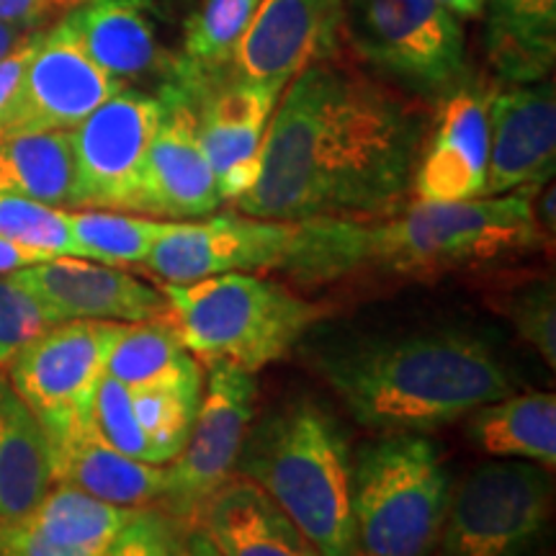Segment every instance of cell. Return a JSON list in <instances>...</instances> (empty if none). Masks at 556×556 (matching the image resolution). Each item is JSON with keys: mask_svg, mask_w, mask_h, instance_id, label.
I'll return each mask as SVG.
<instances>
[{"mask_svg": "<svg viewBox=\"0 0 556 556\" xmlns=\"http://www.w3.org/2000/svg\"><path fill=\"white\" fill-rule=\"evenodd\" d=\"M122 88L83 50L67 21H54L26 62L3 137L75 129Z\"/></svg>", "mask_w": 556, "mask_h": 556, "instance_id": "12", "label": "cell"}, {"mask_svg": "<svg viewBox=\"0 0 556 556\" xmlns=\"http://www.w3.org/2000/svg\"><path fill=\"white\" fill-rule=\"evenodd\" d=\"M495 90L464 83L443 99L441 116L415 163V201H467L484 197L490 157V101Z\"/></svg>", "mask_w": 556, "mask_h": 556, "instance_id": "19", "label": "cell"}, {"mask_svg": "<svg viewBox=\"0 0 556 556\" xmlns=\"http://www.w3.org/2000/svg\"><path fill=\"white\" fill-rule=\"evenodd\" d=\"M206 389L180 454L165 464V486L157 505L173 523H193L206 500L235 477L240 448L255 413L253 374L206 361Z\"/></svg>", "mask_w": 556, "mask_h": 556, "instance_id": "10", "label": "cell"}, {"mask_svg": "<svg viewBox=\"0 0 556 556\" xmlns=\"http://www.w3.org/2000/svg\"><path fill=\"white\" fill-rule=\"evenodd\" d=\"M54 484H70L86 495L119 507H150L165 486V464L124 456L103 441L96 422L52 454Z\"/></svg>", "mask_w": 556, "mask_h": 556, "instance_id": "22", "label": "cell"}, {"mask_svg": "<svg viewBox=\"0 0 556 556\" xmlns=\"http://www.w3.org/2000/svg\"><path fill=\"white\" fill-rule=\"evenodd\" d=\"M541 189L467 201H415L381 219L294 222L281 268L302 287L343 278H430L528 255L546 245L533 214Z\"/></svg>", "mask_w": 556, "mask_h": 556, "instance_id": "2", "label": "cell"}, {"mask_svg": "<svg viewBox=\"0 0 556 556\" xmlns=\"http://www.w3.org/2000/svg\"><path fill=\"white\" fill-rule=\"evenodd\" d=\"M52 325H58L54 317L29 291L16 287L9 276H0V371L31 338Z\"/></svg>", "mask_w": 556, "mask_h": 556, "instance_id": "35", "label": "cell"}, {"mask_svg": "<svg viewBox=\"0 0 556 556\" xmlns=\"http://www.w3.org/2000/svg\"><path fill=\"white\" fill-rule=\"evenodd\" d=\"M197 520L222 556H323L261 486L242 477L219 486Z\"/></svg>", "mask_w": 556, "mask_h": 556, "instance_id": "21", "label": "cell"}, {"mask_svg": "<svg viewBox=\"0 0 556 556\" xmlns=\"http://www.w3.org/2000/svg\"><path fill=\"white\" fill-rule=\"evenodd\" d=\"M160 114V93L127 86L70 129L73 197L67 208L139 214L144 157Z\"/></svg>", "mask_w": 556, "mask_h": 556, "instance_id": "11", "label": "cell"}, {"mask_svg": "<svg viewBox=\"0 0 556 556\" xmlns=\"http://www.w3.org/2000/svg\"><path fill=\"white\" fill-rule=\"evenodd\" d=\"M0 556H106L83 552V548L62 546L54 541L39 536L24 520L0 526Z\"/></svg>", "mask_w": 556, "mask_h": 556, "instance_id": "37", "label": "cell"}, {"mask_svg": "<svg viewBox=\"0 0 556 556\" xmlns=\"http://www.w3.org/2000/svg\"><path fill=\"white\" fill-rule=\"evenodd\" d=\"M469 438L484 454L556 464V397L552 392L510 394L469 413Z\"/></svg>", "mask_w": 556, "mask_h": 556, "instance_id": "25", "label": "cell"}, {"mask_svg": "<svg viewBox=\"0 0 556 556\" xmlns=\"http://www.w3.org/2000/svg\"><path fill=\"white\" fill-rule=\"evenodd\" d=\"M122 332L124 323L67 319L13 356L9 381L45 430L50 456L93 422L96 392Z\"/></svg>", "mask_w": 556, "mask_h": 556, "instance_id": "8", "label": "cell"}, {"mask_svg": "<svg viewBox=\"0 0 556 556\" xmlns=\"http://www.w3.org/2000/svg\"><path fill=\"white\" fill-rule=\"evenodd\" d=\"M422 122L397 93L330 60L287 83L261 170L235 204L248 217L381 219L405 206Z\"/></svg>", "mask_w": 556, "mask_h": 556, "instance_id": "1", "label": "cell"}, {"mask_svg": "<svg viewBox=\"0 0 556 556\" xmlns=\"http://www.w3.org/2000/svg\"><path fill=\"white\" fill-rule=\"evenodd\" d=\"M80 3L83 0H0V24L47 29L52 21H60Z\"/></svg>", "mask_w": 556, "mask_h": 556, "instance_id": "38", "label": "cell"}, {"mask_svg": "<svg viewBox=\"0 0 556 556\" xmlns=\"http://www.w3.org/2000/svg\"><path fill=\"white\" fill-rule=\"evenodd\" d=\"M34 31L37 29H21V26L0 24V58H5L11 50H16L21 41H24Z\"/></svg>", "mask_w": 556, "mask_h": 556, "instance_id": "42", "label": "cell"}, {"mask_svg": "<svg viewBox=\"0 0 556 556\" xmlns=\"http://www.w3.org/2000/svg\"><path fill=\"white\" fill-rule=\"evenodd\" d=\"M0 240L50 261L60 255H75L78 245L70 235L65 208L41 201L0 193Z\"/></svg>", "mask_w": 556, "mask_h": 556, "instance_id": "32", "label": "cell"}, {"mask_svg": "<svg viewBox=\"0 0 556 556\" xmlns=\"http://www.w3.org/2000/svg\"><path fill=\"white\" fill-rule=\"evenodd\" d=\"M343 0H263L222 75L289 83L336 52Z\"/></svg>", "mask_w": 556, "mask_h": 556, "instance_id": "17", "label": "cell"}, {"mask_svg": "<svg viewBox=\"0 0 556 556\" xmlns=\"http://www.w3.org/2000/svg\"><path fill=\"white\" fill-rule=\"evenodd\" d=\"M283 88L287 83L281 80L217 75L189 90L197 109L199 142L212 165L222 201L235 204L253 189L270 116Z\"/></svg>", "mask_w": 556, "mask_h": 556, "instance_id": "14", "label": "cell"}, {"mask_svg": "<svg viewBox=\"0 0 556 556\" xmlns=\"http://www.w3.org/2000/svg\"><path fill=\"white\" fill-rule=\"evenodd\" d=\"M96 65L122 86L160 75L173 78L170 58L157 39L155 0H83L62 16Z\"/></svg>", "mask_w": 556, "mask_h": 556, "instance_id": "20", "label": "cell"}, {"mask_svg": "<svg viewBox=\"0 0 556 556\" xmlns=\"http://www.w3.org/2000/svg\"><path fill=\"white\" fill-rule=\"evenodd\" d=\"M41 31L45 29H37L34 34H29L16 50H11L5 58H0V137H3L5 124H9V114H11L13 99H16L21 75H24V67L31 58L34 47H37Z\"/></svg>", "mask_w": 556, "mask_h": 556, "instance_id": "39", "label": "cell"}, {"mask_svg": "<svg viewBox=\"0 0 556 556\" xmlns=\"http://www.w3.org/2000/svg\"><path fill=\"white\" fill-rule=\"evenodd\" d=\"M39 261H45V258L29 253V250H21L16 245H11V242L0 240V276H9V274H13V270L34 266V263H39Z\"/></svg>", "mask_w": 556, "mask_h": 556, "instance_id": "41", "label": "cell"}, {"mask_svg": "<svg viewBox=\"0 0 556 556\" xmlns=\"http://www.w3.org/2000/svg\"><path fill=\"white\" fill-rule=\"evenodd\" d=\"M106 556H173V520L155 507H137Z\"/></svg>", "mask_w": 556, "mask_h": 556, "instance_id": "36", "label": "cell"}, {"mask_svg": "<svg viewBox=\"0 0 556 556\" xmlns=\"http://www.w3.org/2000/svg\"><path fill=\"white\" fill-rule=\"evenodd\" d=\"M16 287L26 289L54 317L99 319V323H148L170 317L168 299L127 270L103 263L60 255L9 274Z\"/></svg>", "mask_w": 556, "mask_h": 556, "instance_id": "16", "label": "cell"}, {"mask_svg": "<svg viewBox=\"0 0 556 556\" xmlns=\"http://www.w3.org/2000/svg\"><path fill=\"white\" fill-rule=\"evenodd\" d=\"M163 114L142 168L139 214L155 219L189 222L217 212V180L197 131V109L189 90L176 83L157 88Z\"/></svg>", "mask_w": 556, "mask_h": 556, "instance_id": "15", "label": "cell"}, {"mask_svg": "<svg viewBox=\"0 0 556 556\" xmlns=\"http://www.w3.org/2000/svg\"><path fill=\"white\" fill-rule=\"evenodd\" d=\"M490 67L507 86L539 83L556 62V0H484Z\"/></svg>", "mask_w": 556, "mask_h": 556, "instance_id": "23", "label": "cell"}, {"mask_svg": "<svg viewBox=\"0 0 556 556\" xmlns=\"http://www.w3.org/2000/svg\"><path fill=\"white\" fill-rule=\"evenodd\" d=\"M170 323L191 353L255 374L283 356L323 317V307L253 274L208 276L160 287Z\"/></svg>", "mask_w": 556, "mask_h": 556, "instance_id": "5", "label": "cell"}, {"mask_svg": "<svg viewBox=\"0 0 556 556\" xmlns=\"http://www.w3.org/2000/svg\"><path fill=\"white\" fill-rule=\"evenodd\" d=\"M448 497V471L428 438L368 443L351 479L353 556H433Z\"/></svg>", "mask_w": 556, "mask_h": 556, "instance_id": "6", "label": "cell"}, {"mask_svg": "<svg viewBox=\"0 0 556 556\" xmlns=\"http://www.w3.org/2000/svg\"><path fill=\"white\" fill-rule=\"evenodd\" d=\"M291 238L294 222L248 217L242 212L168 222L144 266L165 283L278 270L287 258Z\"/></svg>", "mask_w": 556, "mask_h": 556, "instance_id": "13", "label": "cell"}, {"mask_svg": "<svg viewBox=\"0 0 556 556\" xmlns=\"http://www.w3.org/2000/svg\"><path fill=\"white\" fill-rule=\"evenodd\" d=\"M0 193L67 208L73 197L70 131L0 137Z\"/></svg>", "mask_w": 556, "mask_h": 556, "instance_id": "27", "label": "cell"}, {"mask_svg": "<svg viewBox=\"0 0 556 556\" xmlns=\"http://www.w3.org/2000/svg\"><path fill=\"white\" fill-rule=\"evenodd\" d=\"M129 394L139 426L155 443L163 462L170 464L189 441L204 394V374L129 389Z\"/></svg>", "mask_w": 556, "mask_h": 556, "instance_id": "31", "label": "cell"}, {"mask_svg": "<svg viewBox=\"0 0 556 556\" xmlns=\"http://www.w3.org/2000/svg\"><path fill=\"white\" fill-rule=\"evenodd\" d=\"M93 422L103 441L122 451L124 456L148 464H165L155 443L139 426L135 407H131L129 387H124L109 374H103L99 392H96Z\"/></svg>", "mask_w": 556, "mask_h": 556, "instance_id": "33", "label": "cell"}, {"mask_svg": "<svg viewBox=\"0 0 556 556\" xmlns=\"http://www.w3.org/2000/svg\"><path fill=\"white\" fill-rule=\"evenodd\" d=\"M261 3L263 0H201L184 24V41L168 83L191 90L225 73Z\"/></svg>", "mask_w": 556, "mask_h": 556, "instance_id": "26", "label": "cell"}, {"mask_svg": "<svg viewBox=\"0 0 556 556\" xmlns=\"http://www.w3.org/2000/svg\"><path fill=\"white\" fill-rule=\"evenodd\" d=\"M556 165V96L552 80L513 83L490 101V157L484 197L544 189Z\"/></svg>", "mask_w": 556, "mask_h": 556, "instance_id": "18", "label": "cell"}, {"mask_svg": "<svg viewBox=\"0 0 556 556\" xmlns=\"http://www.w3.org/2000/svg\"><path fill=\"white\" fill-rule=\"evenodd\" d=\"M235 471L261 486L323 556H353V462L336 415L294 397L248 428Z\"/></svg>", "mask_w": 556, "mask_h": 556, "instance_id": "4", "label": "cell"}, {"mask_svg": "<svg viewBox=\"0 0 556 556\" xmlns=\"http://www.w3.org/2000/svg\"><path fill=\"white\" fill-rule=\"evenodd\" d=\"M135 513L137 507L111 505L70 484H52L37 507L18 520L54 544L106 554Z\"/></svg>", "mask_w": 556, "mask_h": 556, "instance_id": "28", "label": "cell"}, {"mask_svg": "<svg viewBox=\"0 0 556 556\" xmlns=\"http://www.w3.org/2000/svg\"><path fill=\"white\" fill-rule=\"evenodd\" d=\"M340 31L368 67L426 99L467 83V37L438 0H343Z\"/></svg>", "mask_w": 556, "mask_h": 556, "instance_id": "7", "label": "cell"}, {"mask_svg": "<svg viewBox=\"0 0 556 556\" xmlns=\"http://www.w3.org/2000/svg\"><path fill=\"white\" fill-rule=\"evenodd\" d=\"M52 484L45 430L0 371V526L24 518Z\"/></svg>", "mask_w": 556, "mask_h": 556, "instance_id": "24", "label": "cell"}, {"mask_svg": "<svg viewBox=\"0 0 556 556\" xmlns=\"http://www.w3.org/2000/svg\"><path fill=\"white\" fill-rule=\"evenodd\" d=\"M65 219L78 245V258L103 266H144L168 219L106 208H65Z\"/></svg>", "mask_w": 556, "mask_h": 556, "instance_id": "30", "label": "cell"}, {"mask_svg": "<svg viewBox=\"0 0 556 556\" xmlns=\"http://www.w3.org/2000/svg\"><path fill=\"white\" fill-rule=\"evenodd\" d=\"M173 556H222V552L204 526L193 520V523H173Z\"/></svg>", "mask_w": 556, "mask_h": 556, "instance_id": "40", "label": "cell"}, {"mask_svg": "<svg viewBox=\"0 0 556 556\" xmlns=\"http://www.w3.org/2000/svg\"><path fill=\"white\" fill-rule=\"evenodd\" d=\"M505 317L518 336L539 351L548 368L556 366V289L554 278L526 283L523 289L507 294L503 302Z\"/></svg>", "mask_w": 556, "mask_h": 556, "instance_id": "34", "label": "cell"}, {"mask_svg": "<svg viewBox=\"0 0 556 556\" xmlns=\"http://www.w3.org/2000/svg\"><path fill=\"white\" fill-rule=\"evenodd\" d=\"M438 3L446 5L456 18H479L484 9V0H438Z\"/></svg>", "mask_w": 556, "mask_h": 556, "instance_id": "43", "label": "cell"}, {"mask_svg": "<svg viewBox=\"0 0 556 556\" xmlns=\"http://www.w3.org/2000/svg\"><path fill=\"white\" fill-rule=\"evenodd\" d=\"M312 358L361 426L381 435L430 433L516 394L497 353L467 332L351 340Z\"/></svg>", "mask_w": 556, "mask_h": 556, "instance_id": "3", "label": "cell"}, {"mask_svg": "<svg viewBox=\"0 0 556 556\" xmlns=\"http://www.w3.org/2000/svg\"><path fill=\"white\" fill-rule=\"evenodd\" d=\"M199 371L201 366L180 340L170 317L124 325V332L111 348L106 361L109 377L129 389L163 384Z\"/></svg>", "mask_w": 556, "mask_h": 556, "instance_id": "29", "label": "cell"}, {"mask_svg": "<svg viewBox=\"0 0 556 556\" xmlns=\"http://www.w3.org/2000/svg\"><path fill=\"white\" fill-rule=\"evenodd\" d=\"M552 518V477L526 458L484 462L451 490L438 556H531Z\"/></svg>", "mask_w": 556, "mask_h": 556, "instance_id": "9", "label": "cell"}]
</instances>
